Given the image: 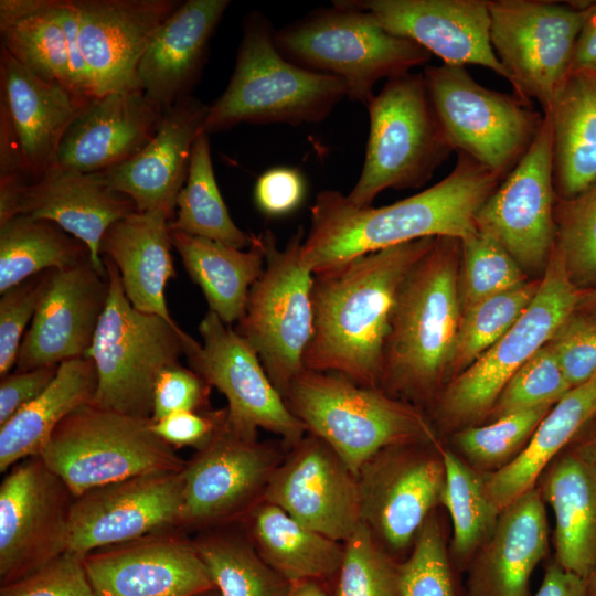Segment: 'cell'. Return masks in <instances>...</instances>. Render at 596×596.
I'll list each match as a JSON object with an SVG mask.
<instances>
[{
	"label": "cell",
	"mask_w": 596,
	"mask_h": 596,
	"mask_svg": "<svg viewBox=\"0 0 596 596\" xmlns=\"http://www.w3.org/2000/svg\"><path fill=\"white\" fill-rule=\"evenodd\" d=\"M540 491L555 517V561L588 578L596 571V469L570 450L549 466Z\"/></svg>",
	"instance_id": "cell-32"
},
{
	"label": "cell",
	"mask_w": 596,
	"mask_h": 596,
	"mask_svg": "<svg viewBox=\"0 0 596 596\" xmlns=\"http://www.w3.org/2000/svg\"><path fill=\"white\" fill-rule=\"evenodd\" d=\"M238 525L262 558L290 583H328L340 568L342 542L313 531L275 504L260 501Z\"/></svg>",
	"instance_id": "cell-34"
},
{
	"label": "cell",
	"mask_w": 596,
	"mask_h": 596,
	"mask_svg": "<svg viewBox=\"0 0 596 596\" xmlns=\"http://www.w3.org/2000/svg\"><path fill=\"white\" fill-rule=\"evenodd\" d=\"M588 596H596V571L586 578Z\"/></svg>",
	"instance_id": "cell-62"
},
{
	"label": "cell",
	"mask_w": 596,
	"mask_h": 596,
	"mask_svg": "<svg viewBox=\"0 0 596 596\" xmlns=\"http://www.w3.org/2000/svg\"><path fill=\"white\" fill-rule=\"evenodd\" d=\"M550 530L538 487L504 508L467 571V596H529L530 578L549 552Z\"/></svg>",
	"instance_id": "cell-29"
},
{
	"label": "cell",
	"mask_w": 596,
	"mask_h": 596,
	"mask_svg": "<svg viewBox=\"0 0 596 596\" xmlns=\"http://www.w3.org/2000/svg\"><path fill=\"white\" fill-rule=\"evenodd\" d=\"M540 280H526L461 311L450 380L471 365L511 329L535 296Z\"/></svg>",
	"instance_id": "cell-43"
},
{
	"label": "cell",
	"mask_w": 596,
	"mask_h": 596,
	"mask_svg": "<svg viewBox=\"0 0 596 596\" xmlns=\"http://www.w3.org/2000/svg\"><path fill=\"white\" fill-rule=\"evenodd\" d=\"M172 247L201 288L209 310L231 326L243 317L249 289L262 276L265 255L258 235L247 249L171 231Z\"/></svg>",
	"instance_id": "cell-37"
},
{
	"label": "cell",
	"mask_w": 596,
	"mask_h": 596,
	"mask_svg": "<svg viewBox=\"0 0 596 596\" xmlns=\"http://www.w3.org/2000/svg\"><path fill=\"white\" fill-rule=\"evenodd\" d=\"M460 243L464 269L461 311L526 281L521 266L490 235L476 228Z\"/></svg>",
	"instance_id": "cell-48"
},
{
	"label": "cell",
	"mask_w": 596,
	"mask_h": 596,
	"mask_svg": "<svg viewBox=\"0 0 596 596\" xmlns=\"http://www.w3.org/2000/svg\"><path fill=\"white\" fill-rule=\"evenodd\" d=\"M461 243L437 237L409 270L392 312L379 387L393 397L433 402L449 380L461 301Z\"/></svg>",
	"instance_id": "cell-3"
},
{
	"label": "cell",
	"mask_w": 596,
	"mask_h": 596,
	"mask_svg": "<svg viewBox=\"0 0 596 596\" xmlns=\"http://www.w3.org/2000/svg\"><path fill=\"white\" fill-rule=\"evenodd\" d=\"M283 460L268 443L222 432L185 462L182 476L180 529L199 532L238 525L260 501L269 479Z\"/></svg>",
	"instance_id": "cell-15"
},
{
	"label": "cell",
	"mask_w": 596,
	"mask_h": 596,
	"mask_svg": "<svg viewBox=\"0 0 596 596\" xmlns=\"http://www.w3.org/2000/svg\"><path fill=\"white\" fill-rule=\"evenodd\" d=\"M438 445L386 447L358 471L362 522L393 555L414 543L440 503L445 466Z\"/></svg>",
	"instance_id": "cell-17"
},
{
	"label": "cell",
	"mask_w": 596,
	"mask_h": 596,
	"mask_svg": "<svg viewBox=\"0 0 596 596\" xmlns=\"http://www.w3.org/2000/svg\"><path fill=\"white\" fill-rule=\"evenodd\" d=\"M181 471L142 473L75 497L67 552L95 550L170 529H180Z\"/></svg>",
	"instance_id": "cell-19"
},
{
	"label": "cell",
	"mask_w": 596,
	"mask_h": 596,
	"mask_svg": "<svg viewBox=\"0 0 596 596\" xmlns=\"http://www.w3.org/2000/svg\"><path fill=\"white\" fill-rule=\"evenodd\" d=\"M445 466V486L440 503L453 521L451 554L459 570H467L481 545L492 534L500 511L486 490L485 473L449 449H440Z\"/></svg>",
	"instance_id": "cell-42"
},
{
	"label": "cell",
	"mask_w": 596,
	"mask_h": 596,
	"mask_svg": "<svg viewBox=\"0 0 596 596\" xmlns=\"http://www.w3.org/2000/svg\"><path fill=\"white\" fill-rule=\"evenodd\" d=\"M370 130L361 174L347 195L371 206L386 189L425 184L454 151L439 124L423 73L386 79L366 105Z\"/></svg>",
	"instance_id": "cell-7"
},
{
	"label": "cell",
	"mask_w": 596,
	"mask_h": 596,
	"mask_svg": "<svg viewBox=\"0 0 596 596\" xmlns=\"http://www.w3.org/2000/svg\"><path fill=\"white\" fill-rule=\"evenodd\" d=\"M552 407L522 409L487 425L467 426L455 435V444L472 468L494 472L522 451Z\"/></svg>",
	"instance_id": "cell-44"
},
{
	"label": "cell",
	"mask_w": 596,
	"mask_h": 596,
	"mask_svg": "<svg viewBox=\"0 0 596 596\" xmlns=\"http://www.w3.org/2000/svg\"><path fill=\"white\" fill-rule=\"evenodd\" d=\"M596 74V2H587L583 25L577 38L571 75Z\"/></svg>",
	"instance_id": "cell-58"
},
{
	"label": "cell",
	"mask_w": 596,
	"mask_h": 596,
	"mask_svg": "<svg viewBox=\"0 0 596 596\" xmlns=\"http://www.w3.org/2000/svg\"><path fill=\"white\" fill-rule=\"evenodd\" d=\"M546 110L556 198L573 199L596 183V74H572Z\"/></svg>",
	"instance_id": "cell-36"
},
{
	"label": "cell",
	"mask_w": 596,
	"mask_h": 596,
	"mask_svg": "<svg viewBox=\"0 0 596 596\" xmlns=\"http://www.w3.org/2000/svg\"><path fill=\"white\" fill-rule=\"evenodd\" d=\"M212 386L195 371L180 363L170 365L158 375L152 395L151 419L157 421L178 412L210 409Z\"/></svg>",
	"instance_id": "cell-53"
},
{
	"label": "cell",
	"mask_w": 596,
	"mask_h": 596,
	"mask_svg": "<svg viewBox=\"0 0 596 596\" xmlns=\"http://www.w3.org/2000/svg\"><path fill=\"white\" fill-rule=\"evenodd\" d=\"M137 211L134 201L113 189L103 172H78L53 164L24 190L20 215L51 221L87 245L94 267L107 270L100 241L116 221Z\"/></svg>",
	"instance_id": "cell-27"
},
{
	"label": "cell",
	"mask_w": 596,
	"mask_h": 596,
	"mask_svg": "<svg viewBox=\"0 0 596 596\" xmlns=\"http://www.w3.org/2000/svg\"><path fill=\"white\" fill-rule=\"evenodd\" d=\"M227 408L201 412H178L152 421L157 436L172 448L192 447L199 450L211 443L226 426Z\"/></svg>",
	"instance_id": "cell-54"
},
{
	"label": "cell",
	"mask_w": 596,
	"mask_h": 596,
	"mask_svg": "<svg viewBox=\"0 0 596 596\" xmlns=\"http://www.w3.org/2000/svg\"><path fill=\"white\" fill-rule=\"evenodd\" d=\"M109 292L108 276L88 258L81 264L53 269L15 362V371L87 356Z\"/></svg>",
	"instance_id": "cell-22"
},
{
	"label": "cell",
	"mask_w": 596,
	"mask_h": 596,
	"mask_svg": "<svg viewBox=\"0 0 596 596\" xmlns=\"http://www.w3.org/2000/svg\"><path fill=\"white\" fill-rule=\"evenodd\" d=\"M228 0H187L152 36L137 70L146 97L167 113L190 95L206 61L210 40Z\"/></svg>",
	"instance_id": "cell-28"
},
{
	"label": "cell",
	"mask_w": 596,
	"mask_h": 596,
	"mask_svg": "<svg viewBox=\"0 0 596 596\" xmlns=\"http://www.w3.org/2000/svg\"><path fill=\"white\" fill-rule=\"evenodd\" d=\"M210 105L189 95L163 116L152 139L132 158L102 171L109 185L129 196L137 211H163L172 219L189 173L192 149L204 132Z\"/></svg>",
	"instance_id": "cell-25"
},
{
	"label": "cell",
	"mask_w": 596,
	"mask_h": 596,
	"mask_svg": "<svg viewBox=\"0 0 596 596\" xmlns=\"http://www.w3.org/2000/svg\"><path fill=\"white\" fill-rule=\"evenodd\" d=\"M178 0H75L78 41L97 96L141 89L139 62Z\"/></svg>",
	"instance_id": "cell-24"
},
{
	"label": "cell",
	"mask_w": 596,
	"mask_h": 596,
	"mask_svg": "<svg viewBox=\"0 0 596 596\" xmlns=\"http://www.w3.org/2000/svg\"><path fill=\"white\" fill-rule=\"evenodd\" d=\"M258 237L265 268L249 289L235 331L257 353L272 383L285 397L291 382L305 369V352L312 337L313 274L300 257L302 227L283 248L269 230Z\"/></svg>",
	"instance_id": "cell-10"
},
{
	"label": "cell",
	"mask_w": 596,
	"mask_h": 596,
	"mask_svg": "<svg viewBox=\"0 0 596 596\" xmlns=\"http://www.w3.org/2000/svg\"><path fill=\"white\" fill-rule=\"evenodd\" d=\"M53 269L9 288L0 298V375L15 365L26 324L32 321Z\"/></svg>",
	"instance_id": "cell-50"
},
{
	"label": "cell",
	"mask_w": 596,
	"mask_h": 596,
	"mask_svg": "<svg viewBox=\"0 0 596 596\" xmlns=\"http://www.w3.org/2000/svg\"><path fill=\"white\" fill-rule=\"evenodd\" d=\"M274 42L295 65L343 79L347 97L365 106L380 79L406 74L432 57L417 43L387 32L350 0L333 1L330 8L274 30Z\"/></svg>",
	"instance_id": "cell-6"
},
{
	"label": "cell",
	"mask_w": 596,
	"mask_h": 596,
	"mask_svg": "<svg viewBox=\"0 0 596 596\" xmlns=\"http://www.w3.org/2000/svg\"><path fill=\"white\" fill-rule=\"evenodd\" d=\"M553 128L550 110L529 150L478 210L477 230L494 238L522 269H545L556 241Z\"/></svg>",
	"instance_id": "cell-18"
},
{
	"label": "cell",
	"mask_w": 596,
	"mask_h": 596,
	"mask_svg": "<svg viewBox=\"0 0 596 596\" xmlns=\"http://www.w3.org/2000/svg\"><path fill=\"white\" fill-rule=\"evenodd\" d=\"M96 389L97 371L89 356L62 362L50 385L0 426V471L39 456L55 428L93 401Z\"/></svg>",
	"instance_id": "cell-35"
},
{
	"label": "cell",
	"mask_w": 596,
	"mask_h": 596,
	"mask_svg": "<svg viewBox=\"0 0 596 596\" xmlns=\"http://www.w3.org/2000/svg\"><path fill=\"white\" fill-rule=\"evenodd\" d=\"M0 34L1 46L13 58L73 96L66 38L56 0H1Z\"/></svg>",
	"instance_id": "cell-38"
},
{
	"label": "cell",
	"mask_w": 596,
	"mask_h": 596,
	"mask_svg": "<svg viewBox=\"0 0 596 596\" xmlns=\"http://www.w3.org/2000/svg\"><path fill=\"white\" fill-rule=\"evenodd\" d=\"M423 74L453 150L503 180L529 150L543 115L515 94L480 85L465 66H426Z\"/></svg>",
	"instance_id": "cell-12"
},
{
	"label": "cell",
	"mask_w": 596,
	"mask_h": 596,
	"mask_svg": "<svg viewBox=\"0 0 596 596\" xmlns=\"http://www.w3.org/2000/svg\"><path fill=\"white\" fill-rule=\"evenodd\" d=\"M436 238L372 252L315 274L313 329L305 369L338 373L359 385L379 387L398 290Z\"/></svg>",
	"instance_id": "cell-2"
},
{
	"label": "cell",
	"mask_w": 596,
	"mask_h": 596,
	"mask_svg": "<svg viewBox=\"0 0 596 596\" xmlns=\"http://www.w3.org/2000/svg\"><path fill=\"white\" fill-rule=\"evenodd\" d=\"M171 220L163 211H135L108 227L99 253L118 268L125 294L136 309L172 322L164 295L167 283L175 277Z\"/></svg>",
	"instance_id": "cell-31"
},
{
	"label": "cell",
	"mask_w": 596,
	"mask_h": 596,
	"mask_svg": "<svg viewBox=\"0 0 596 596\" xmlns=\"http://www.w3.org/2000/svg\"><path fill=\"white\" fill-rule=\"evenodd\" d=\"M74 497L142 473L182 471L183 460L151 428V418L92 403L72 412L39 455Z\"/></svg>",
	"instance_id": "cell-9"
},
{
	"label": "cell",
	"mask_w": 596,
	"mask_h": 596,
	"mask_svg": "<svg viewBox=\"0 0 596 596\" xmlns=\"http://www.w3.org/2000/svg\"><path fill=\"white\" fill-rule=\"evenodd\" d=\"M572 450L596 469V427L577 441Z\"/></svg>",
	"instance_id": "cell-61"
},
{
	"label": "cell",
	"mask_w": 596,
	"mask_h": 596,
	"mask_svg": "<svg viewBox=\"0 0 596 596\" xmlns=\"http://www.w3.org/2000/svg\"><path fill=\"white\" fill-rule=\"evenodd\" d=\"M284 400L307 432L327 443L355 475L386 447L439 445L415 405L338 373L304 369Z\"/></svg>",
	"instance_id": "cell-5"
},
{
	"label": "cell",
	"mask_w": 596,
	"mask_h": 596,
	"mask_svg": "<svg viewBox=\"0 0 596 596\" xmlns=\"http://www.w3.org/2000/svg\"><path fill=\"white\" fill-rule=\"evenodd\" d=\"M109 280L105 310L89 356L97 371L95 406L151 418L158 375L179 363L184 331L174 322L136 309L127 298L116 265L103 256Z\"/></svg>",
	"instance_id": "cell-8"
},
{
	"label": "cell",
	"mask_w": 596,
	"mask_h": 596,
	"mask_svg": "<svg viewBox=\"0 0 596 596\" xmlns=\"http://www.w3.org/2000/svg\"><path fill=\"white\" fill-rule=\"evenodd\" d=\"M56 10L64 29L72 77V93L82 105L97 97L92 73L83 57L78 41V11L75 0H56Z\"/></svg>",
	"instance_id": "cell-57"
},
{
	"label": "cell",
	"mask_w": 596,
	"mask_h": 596,
	"mask_svg": "<svg viewBox=\"0 0 596 596\" xmlns=\"http://www.w3.org/2000/svg\"><path fill=\"white\" fill-rule=\"evenodd\" d=\"M547 343L572 387L596 373V316L572 313Z\"/></svg>",
	"instance_id": "cell-52"
},
{
	"label": "cell",
	"mask_w": 596,
	"mask_h": 596,
	"mask_svg": "<svg viewBox=\"0 0 596 596\" xmlns=\"http://www.w3.org/2000/svg\"><path fill=\"white\" fill-rule=\"evenodd\" d=\"M289 449L274 470L263 501L343 543L362 523L358 476L311 433Z\"/></svg>",
	"instance_id": "cell-20"
},
{
	"label": "cell",
	"mask_w": 596,
	"mask_h": 596,
	"mask_svg": "<svg viewBox=\"0 0 596 596\" xmlns=\"http://www.w3.org/2000/svg\"><path fill=\"white\" fill-rule=\"evenodd\" d=\"M74 499L40 456L9 469L0 485L1 585L67 552Z\"/></svg>",
	"instance_id": "cell-16"
},
{
	"label": "cell",
	"mask_w": 596,
	"mask_h": 596,
	"mask_svg": "<svg viewBox=\"0 0 596 596\" xmlns=\"http://www.w3.org/2000/svg\"><path fill=\"white\" fill-rule=\"evenodd\" d=\"M209 136L202 132L194 142L188 178L169 227L238 249L249 248L256 236L242 231L228 213L214 177Z\"/></svg>",
	"instance_id": "cell-41"
},
{
	"label": "cell",
	"mask_w": 596,
	"mask_h": 596,
	"mask_svg": "<svg viewBox=\"0 0 596 596\" xmlns=\"http://www.w3.org/2000/svg\"><path fill=\"white\" fill-rule=\"evenodd\" d=\"M391 34L408 39L446 65H479L510 83L490 40L488 0H350Z\"/></svg>",
	"instance_id": "cell-23"
},
{
	"label": "cell",
	"mask_w": 596,
	"mask_h": 596,
	"mask_svg": "<svg viewBox=\"0 0 596 596\" xmlns=\"http://www.w3.org/2000/svg\"><path fill=\"white\" fill-rule=\"evenodd\" d=\"M326 584L316 579L292 582L287 596H330Z\"/></svg>",
	"instance_id": "cell-60"
},
{
	"label": "cell",
	"mask_w": 596,
	"mask_h": 596,
	"mask_svg": "<svg viewBox=\"0 0 596 596\" xmlns=\"http://www.w3.org/2000/svg\"><path fill=\"white\" fill-rule=\"evenodd\" d=\"M572 389L546 343L511 376L489 416L494 421L522 409L554 406Z\"/></svg>",
	"instance_id": "cell-49"
},
{
	"label": "cell",
	"mask_w": 596,
	"mask_h": 596,
	"mask_svg": "<svg viewBox=\"0 0 596 596\" xmlns=\"http://www.w3.org/2000/svg\"><path fill=\"white\" fill-rule=\"evenodd\" d=\"M589 305L593 307L594 316H596V292L589 296Z\"/></svg>",
	"instance_id": "cell-63"
},
{
	"label": "cell",
	"mask_w": 596,
	"mask_h": 596,
	"mask_svg": "<svg viewBox=\"0 0 596 596\" xmlns=\"http://www.w3.org/2000/svg\"><path fill=\"white\" fill-rule=\"evenodd\" d=\"M581 295L554 246L532 301L490 349L459 373L435 398L437 419L450 427L468 425L489 415L511 376L575 312Z\"/></svg>",
	"instance_id": "cell-11"
},
{
	"label": "cell",
	"mask_w": 596,
	"mask_h": 596,
	"mask_svg": "<svg viewBox=\"0 0 596 596\" xmlns=\"http://www.w3.org/2000/svg\"><path fill=\"white\" fill-rule=\"evenodd\" d=\"M398 564L362 522L343 542L333 596H398Z\"/></svg>",
	"instance_id": "cell-45"
},
{
	"label": "cell",
	"mask_w": 596,
	"mask_h": 596,
	"mask_svg": "<svg viewBox=\"0 0 596 596\" xmlns=\"http://www.w3.org/2000/svg\"><path fill=\"white\" fill-rule=\"evenodd\" d=\"M398 596H465L434 511L419 530L409 556L398 564Z\"/></svg>",
	"instance_id": "cell-46"
},
{
	"label": "cell",
	"mask_w": 596,
	"mask_h": 596,
	"mask_svg": "<svg viewBox=\"0 0 596 596\" xmlns=\"http://www.w3.org/2000/svg\"><path fill=\"white\" fill-rule=\"evenodd\" d=\"M232 526L192 539L220 596H287L291 583L262 558L243 530Z\"/></svg>",
	"instance_id": "cell-40"
},
{
	"label": "cell",
	"mask_w": 596,
	"mask_h": 596,
	"mask_svg": "<svg viewBox=\"0 0 596 596\" xmlns=\"http://www.w3.org/2000/svg\"><path fill=\"white\" fill-rule=\"evenodd\" d=\"M555 246L575 286L596 283V183L568 200L556 198Z\"/></svg>",
	"instance_id": "cell-47"
},
{
	"label": "cell",
	"mask_w": 596,
	"mask_h": 596,
	"mask_svg": "<svg viewBox=\"0 0 596 596\" xmlns=\"http://www.w3.org/2000/svg\"><path fill=\"white\" fill-rule=\"evenodd\" d=\"M200 596H220V593L217 592L216 588L212 589V590H209Z\"/></svg>",
	"instance_id": "cell-64"
},
{
	"label": "cell",
	"mask_w": 596,
	"mask_h": 596,
	"mask_svg": "<svg viewBox=\"0 0 596 596\" xmlns=\"http://www.w3.org/2000/svg\"><path fill=\"white\" fill-rule=\"evenodd\" d=\"M534 596H588L587 583L553 560L547 563L541 587Z\"/></svg>",
	"instance_id": "cell-59"
},
{
	"label": "cell",
	"mask_w": 596,
	"mask_h": 596,
	"mask_svg": "<svg viewBox=\"0 0 596 596\" xmlns=\"http://www.w3.org/2000/svg\"><path fill=\"white\" fill-rule=\"evenodd\" d=\"M502 180L465 153L433 187L381 207H358L337 190L318 193L301 262L315 275L355 257L427 237L464 238Z\"/></svg>",
	"instance_id": "cell-1"
},
{
	"label": "cell",
	"mask_w": 596,
	"mask_h": 596,
	"mask_svg": "<svg viewBox=\"0 0 596 596\" xmlns=\"http://www.w3.org/2000/svg\"><path fill=\"white\" fill-rule=\"evenodd\" d=\"M0 88V107L34 181L55 163L62 138L83 106L64 87L31 73L2 46Z\"/></svg>",
	"instance_id": "cell-30"
},
{
	"label": "cell",
	"mask_w": 596,
	"mask_h": 596,
	"mask_svg": "<svg viewBox=\"0 0 596 596\" xmlns=\"http://www.w3.org/2000/svg\"><path fill=\"white\" fill-rule=\"evenodd\" d=\"M91 258L86 244L55 223L18 215L0 225V292L50 269Z\"/></svg>",
	"instance_id": "cell-39"
},
{
	"label": "cell",
	"mask_w": 596,
	"mask_h": 596,
	"mask_svg": "<svg viewBox=\"0 0 596 596\" xmlns=\"http://www.w3.org/2000/svg\"><path fill=\"white\" fill-rule=\"evenodd\" d=\"M274 28L260 12L243 20L234 72L223 94L210 105L207 135L242 123L312 124L326 119L347 97L343 79L305 70L277 50Z\"/></svg>",
	"instance_id": "cell-4"
},
{
	"label": "cell",
	"mask_w": 596,
	"mask_h": 596,
	"mask_svg": "<svg viewBox=\"0 0 596 596\" xmlns=\"http://www.w3.org/2000/svg\"><path fill=\"white\" fill-rule=\"evenodd\" d=\"M164 114L141 89L97 96L79 109L65 131L54 164L78 172L116 167L152 139Z\"/></svg>",
	"instance_id": "cell-26"
},
{
	"label": "cell",
	"mask_w": 596,
	"mask_h": 596,
	"mask_svg": "<svg viewBox=\"0 0 596 596\" xmlns=\"http://www.w3.org/2000/svg\"><path fill=\"white\" fill-rule=\"evenodd\" d=\"M58 365L15 371L1 377L0 426L39 396L54 380Z\"/></svg>",
	"instance_id": "cell-56"
},
{
	"label": "cell",
	"mask_w": 596,
	"mask_h": 596,
	"mask_svg": "<svg viewBox=\"0 0 596 596\" xmlns=\"http://www.w3.org/2000/svg\"><path fill=\"white\" fill-rule=\"evenodd\" d=\"M305 181L295 169L274 168L264 172L254 189V201L262 213L272 217L287 215L304 200Z\"/></svg>",
	"instance_id": "cell-55"
},
{
	"label": "cell",
	"mask_w": 596,
	"mask_h": 596,
	"mask_svg": "<svg viewBox=\"0 0 596 596\" xmlns=\"http://www.w3.org/2000/svg\"><path fill=\"white\" fill-rule=\"evenodd\" d=\"M596 415V373L573 387L540 422L522 451L501 469L485 473L487 493L501 512L536 487L560 451Z\"/></svg>",
	"instance_id": "cell-33"
},
{
	"label": "cell",
	"mask_w": 596,
	"mask_h": 596,
	"mask_svg": "<svg viewBox=\"0 0 596 596\" xmlns=\"http://www.w3.org/2000/svg\"><path fill=\"white\" fill-rule=\"evenodd\" d=\"M198 329L203 343L184 332L183 355L190 369L226 397L227 426L251 438L262 428L279 436L287 448L295 446L307 428L288 408L257 353L210 310Z\"/></svg>",
	"instance_id": "cell-14"
},
{
	"label": "cell",
	"mask_w": 596,
	"mask_h": 596,
	"mask_svg": "<svg viewBox=\"0 0 596 596\" xmlns=\"http://www.w3.org/2000/svg\"><path fill=\"white\" fill-rule=\"evenodd\" d=\"M0 596H95L83 556L65 552L42 567L1 585Z\"/></svg>",
	"instance_id": "cell-51"
},
{
	"label": "cell",
	"mask_w": 596,
	"mask_h": 596,
	"mask_svg": "<svg viewBox=\"0 0 596 596\" xmlns=\"http://www.w3.org/2000/svg\"><path fill=\"white\" fill-rule=\"evenodd\" d=\"M83 562L95 596H200L215 588L179 528L95 550Z\"/></svg>",
	"instance_id": "cell-21"
},
{
	"label": "cell",
	"mask_w": 596,
	"mask_h": 596,
	"mask_svg": "<svg viewBox=\"0 0 596 596\" xmlns=\"http://www.w3.org/2000/svg\"><path fill=\"white\" fill-rule=\"evenodd\" d=\"M488 2L491 45L515 95L546 110L571 76L587 2Z\"/></svg>",
	"instance_id": "cell-13"
}]
</instances>
